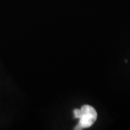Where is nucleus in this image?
Segmentation results:
<instances>
[{"mask_svg":"<svg viewBox=\"0 0 130 130\" xmlns=\"http://www.w3.org/2000/svg\"><path fill=\"white\" fill-rule=\"evenodd\" d=\"M74 118L79 119V123L74 129H83L89 128L95 123L97 119V112L91 106L84 105L80 109H74Z\"/></svg>","mask_w":130,"mask_h":130,"instance_id":"f257e3e1","label":"nucleus"}]
</instances>
